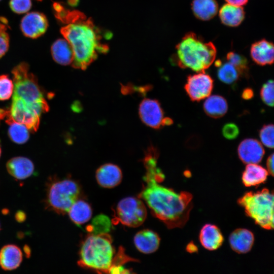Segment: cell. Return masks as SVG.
<instances>
[{
	"mask_svg": "<svg viewBox=\"0 0 274 274\" xmlns=\"http://www.w3.org/2000/svg\"><path fill=\"white\" fill-rule=\"evenodd\" d=\"M158 156V152L154 146H151L145 152V185L139 198L145 201L152 213L168 228H181L189 219L193 196L185 191L177 193L159 184L164 176L157 167Z\"/></svg>",
	"mask_w": 274,
	"mask_h": 274,
	"instance_id": "cell-1",
	"label": "cell"
},
{
	"mask_svg": "<svg viewBox=\"0 0 274 274\" xmlns=\"http://www.w3.org/2000/svg\"><path fill=\"white\" fill-rule=\"evenodd\" d=\"M60 32L70 44L74 54L72 66L84 70L99 53H106L109 47L101 42L102 35L90 18L77 10H69Z\"/></svg>",
	"mask_w": 274,
	"mask_h": 274,
	"instance_id": "cell-2",
	"label": "cell"
},
{
	"mask_svg": "<svg viewBox=\"0 0 274 274\" xmlns=\"http://www.w3.org/2000/svg\"><path fill=\"white\" fill-rule=\"evenodd\" d=\"M174 62L183 68L204 72L214 61L217 49L211 42H206L192 32L185 34L176 47Z\"/></svg>",
	"mask_w": 274,
	"mask_h": 274,
	"instance_id": "cell-3",
	"label": "cell"
},
{
	"mask_svg": "<svg viewBox=\"0 0 274 274\" xmlns=\"http://www.w3.org/2000/svg\"><path fill=\"white\" fill-rule=\"evenodd\" d=\"M14 85L12 101L39 115L49 111V107L36 77L29 71L26 62H21L12 70Z\"/></svg>",
	"mask_w": 274,
	"mask_h": 274,
	"instance_id": "cell-4",
	"label": "cell"
},
{
	"mask_svg": "<svg viewBox=\"0 0 274 274\" xmlns=\"http://www.w3.org/2000/svg\"><path fill=\"white\" fill-rule=\"evenodd\" d=\"M79 194V186L73 180L60 179L55 176H51L45 184V208L63 215L78 199Z\"/></svg>",
	"mask_w": 274,
	"mask_h": 274,
	"instance_id": "cell-5",
	"label": "cell"
},
{
	"mask_svg": "<svg viewBox=\"0 0 274 274\" xmlns=\"http://www.w3.org/2000/svg\"><path fill=\"white\" fill-rule=\"evenodd\" d=\"M238 203L256 224L265 229L273 228V193L267 188L246 193Z\"/></svg>",
	"mask_w": 274,
	"mask_h": 274,
	"instance_id": "cell-6",
	"label": "cell"
},
{
	"mask_svg": "<svg viewBox=\"0 0 274 274\" xmlns=\"http://www.w3.org/2000/svg\"><path fill=\"white\" fill-rule=\"evenodd\" d=\"M113 254V247L109 238L104 235H92L81 247L80 263L93 269L108 271L112 266Z\"/></svg>",
	"mask_w": 274,
	"mask_h": 274,
	"instance_id": "cell-7",
	"label": "cell"
},
{
	"mask_svg": "<svg viewBox=\"0 0 274 274\" xmlns=\"http://www.w3.org/2000/svg\"><path fill=\"white\" fill-rule=\"evenodd\" d=\"M117 215L120 222L130 227H138L145 221L147 212L145 204L140 198L126 197L118 203Z\"/></svg>",
	"mask_w": 274,
	"mask_h": 274,
	"instance_id": "cell-8",
	"label": "cell"
},
{
	"mask_svg": "<svg viewBox=\"0 0 274 274\" xmlns=\"http://www.w3.org/2000/svg\"><path fill=\"white\" fill-rule=\"evenodd\" d=\"M213 86L212 77L202 72L188 76L184 88L192 101H199L210 96Z\"/></svg>",
	"mask_w": 274,
	"mask_h": 274,
	"instance_id": "cell-9",
	"label": "cell"
},
{
	"mask_svg": "<svg viewBox=\"0 0 274 274\" xmlns=\"http://www.w3.org/2000/svg\"><path fill=\"white\" fill-rule=\"evenodd\" d=\"M139 114L141 120L147 126L156 129L163 126L164 113L157 99H144L140 104Z\"/></svg>",
	"mask_w": 274,
	"mask_h": 274,
	"instance_id": "cell-10",
	"label": "cell"
},
{
	"mask_svg": "<svg viewBox=\"0 0 274 274\" xmlns=\"http://www.w3.org/2000/svg\"><path fill=\"white\" fill-rule=\"evenodd\" d=\"M48 27L46 16L39 12H32L25 15L20 23V29L26 37L36 39L43 35Z\"/></svg>",
	"mask_w": 274,
	"mask_h": 274,
	"instance_id": "cell-11",
	"label": "cell"
},
{
	"mask_svg": "<svg viewBox=\"0 0 274 274\" xmlns=\"http://www.w3.org/2000/svg\"><path fill=\"white\" fill-rule=\"evenodd\" d=\"M264 152L262 144L257 140L251 138L242 141L237 148L239 159L247 164L260 162L263 157Z\"/></svg>",
	"mask_w": 274,
	"mask_h": 274,
	"instance_id": "cell-12",
	"label": "cell"
},
{
	"mask_svg": "<svg viewBox=\"0 0 274 274\" xmlns=\"http://www.w3.org/2000/svg\"><path fill=\"white\" fill-rule=\"evenodd\" d=\"M95 177L99 185L105 188H112L121 183L122 173L117 165L106 163L96 170Z\"/></svg>",
	"mask_w": 274,
	"mask_h": 274,
	"instance_id": "cell-13",
	"label": "cell"
},
{
	"mask_svg": "<svg viewBox=\"0 0 274 274\" xmlns=\"http://www.w3.org/2000/svg\"><path fill=\"white\" fill-rule=\"evenodd\" d=\"M8 173L17 180H23L31 176L35 171L33 162L25 157L17 156L10 159L6 163Z\"/></svg>",
	"mask_w": 274,
	"mask_h": 274,
	"instance_id": "cell-14",
	"label": "cell"
},
{
	"mask_svg": "<svg viewBox=\"0 0 274 274\" xmlns=\"http://www.w3.org/2000/svg\"><path fill=\"white\" fill-rule=\"evenodd\" d=\"M274 47L272 42L261 39L254 43L250 48L252 60L260 65H270L273 62Z\"/></svg>",
	"mask_w": 274,
	"mask_h": 274,
	"instance_id": "cell-15",
	"label": "cell"
},
{
	"mask_svg": "<svg viewBox=\"0 0 274 274\" xmlns=\"http://www.w3.org/2000/svg\"><path fill=\"white\" fill-rule=\"evenodd\" d=\"M22 260V251L15 245H7L0 250V267L4 270L11 271L17 269Z\"/></svg>",
	"mask_w": 274,
	"mask_h": 274,
	"instance_id": "cell-16",
	"label": "cell"
},
{
	"mask_svg": "<svg viewBox=\"0 0 274 274\" xmlns=\"http://www.w3.org/2000/svg\"><path fill=\"white\" fill-rule=\"evenodd\" d=\"M229 242L234 252L245 254L251 250L254 243V236L247 229H236L229 235Z\"/></svg>",
	"mask_w": 274,
	"mask_h": 274,
	"instance_id": "cell-17",
	"label": "cell"
},
{
	"mask_svg": "<svg viewBox=\"0 0 274 274\" xmlns=\"http://www.w3.org/2000/svg\"><path fill=\"white\" fill-rule=\"evenodd\" d=\"M160 241L158 235L149 229L138 232L133 238L136 249L144 254H151L157 251L159 247Z\"/></svg>",
	"mask_w": 274,
	"mask_h": 274,
	"instance_id": "cell-18",
	"label": "cell"
},
{
	"mask_svg": "<svg viewBox=\"0 0 274 274\" xmlns=\"http://www.w3.org/2000/svg\"><path fill=\"white\" fill-rule=\"evenodd\" d=\"M199 241L203 248L210 251L219 249L222 245L224 237L220 229L215 225H204L199 233Z\"/></svg>",
	"mask_w": 274,
	"mask_h": 274,
	"instance_id": "cell-19",
	"label": "cell"
},
{
	"mask_svg": "<svg viewBox=\"0 0 274 274\" xmlns=\"http://www.w3.org/2000/svg\"><path fill=\"white\" fill-rule=\"evenodd\" d=\"M219 16L221 22L225 25L236 27L244 20L245 13L242 7L227 3L220 8Z\"/></svg>",
	"mask_w": 274,
	"mask_h": 274,
	"instance_id": "cell-20",
	"label": "cell"
},
{
	"mask_svg": "<svg viewBox=\"0 0 274 274\" xmlns=\"http://www.w3.org/2000/svg\"><path fill=\"white\" fill-rule=\"evenodd\" d=\"M267 170L256 163H249L246 165L242 174V182L246 187L258 186L267 180Z\"/></svg>",
	"mask_w": 274,
	"mask_h": 274,
	"instance_id": "cell-21",
	"label": "cell"
},
{
	"mask_svg": "<svg viewBox=\"0 0 274 274\" xmlns=\"http://www.w3.org/2000/svg\"><path fill=\"white\" fill-rule=\"evenodd\" d=\"M191 9L196 18L208 21L216 15L218 4L216 0H193Z\"/></svg>",
	"mask_w": 274,
	"mask_h": 274,
	"instance_id": "cell-22",
	"label": "cell"
},
{
	"mask_svg": "<svg viewBox=\"0 0 274 274\" xmlns=\"http://www.w3.org/2000/svg\"><path fill=\"white\" fill-rule=\"evenodd\" d=\"M51 52L54 61L61 65H68L73 61L72 48L65 39L56 40L51 46Z\"/></svg>",
	"mask_w": 274,
	"mask_h": 274,
	"instance_id": "cell-23",
	"label": "cell"
},
{
	"mask_svg": "<svg viewBox=\"0 0 274 274\" xmlns=\"http://www.w3.org/2000/svg\"><path fill=\"white\" fill-rule=\"evenodd\" d=\"M203 108L206 114L213 118H219L225 115L228 110L226 100L219 95H213L207 97Z\"/></svg>",
	"mask_w": 274,
	"mask_h": 274,
	"instance_id": "cell-24",
	"label": "cell"
},
{
	"mask_svg": "<svg viewBox=\"0 0 274 274\" xmlns=\"http://www.w3.org/2000/svg\"><path fill=\"white\" fill-rule=\"evenodd\" d=\"M70 219L77 225H81L88 222L92 216V209L85 201L77 199L67 212Z\"/></svg>",
	"mask_w": 274,
	"mask_h": 274,
	"instance_id": "cell-25",
	"label": "cell"
},
{
	"mask_svg": "<svg viewBox=\"0 0 274 274\" xmlns=\"http://www.w3.org/2000/svg\"><path fill=\"white\" fill-rule=\"evenodd\" d=\"M5 119L6 123L9 125L8 133L11 140L18 144L26 143L29 138L27 127L22 123L15 121L11 117L10 112Z\"/></svg>",
	"mask_w": 274,
	"mask_h": 274,
	"instance_id": "cell-26",
	"label": "cell"
},
{
	"mask_svg": "<svg viewBox=\"0 0 274 274\" xmlns=\"http://www.w3.org/2000/svg\"><path fill=\"white\" fill-rule=\"evenodd\" d=\"M217 76L223 83L232 84L235 83L241 75L237 69L229 62L222 63L218 66Z\"/></svg>",
	"mask_w": 274,
	"mask_h": 274,
	"instance_id": "cell-27",
	"label": "cell"
},
{
	"mask_svg": "<svg viewBox=\"0 0 274 274\" xmlns=\"http://www.w3.org/2000/svg\"><path fill=\"white\" fill-rule=\"evenodd\" d=\"M226 60L237 69L241 75H247L249 69L248 61L244 56L231 51L227 54Z\"/></svg>",
	"mask_w": 274,
	"mask_h": 274,
	"instance_id": "cell-28",
	"label": "cell"
},
{
	"mask_svg": "<svg viewBox=\"0 0 274 274\" xmlns=\"http://www.w3.org/2000/svg\"><path fill=\"white\" fill-rule=\"evenodd\" d=\"M14 83L6 75L0 76V100L9 99L13 95Z\"/></svg>",
	"mask_w": 274,
	"mask_h": 274,
	"instance_id": "cell-29",
	"label": "cell"
},
{
	"mask_svg": "<svg viewBox=\"0 0 274 274\" xmlns=\"http://www.w3.org/2000/svg\"><path fill=\"white\" fill-rule=\"evenodd\" d=\"M8 26L6 20L0 19V58L7 52L9 47Z\"/></svg>",
	"mask_w": 274,
	"mask_h": 274,
	"instance_id": "cell-30",
	"label": "cell"
},
{
	"mask_svg": "<svg viewBox=\"0 0 274 274\" xmlns=\"http://www.w3.org/2000/svg\"><path fill=\"white\" fill-rule=\"evenodd\" d=\"M260 95L262 101L267 106H273V81L269 80L262 86Z\"/></svg>",
	"mask_w": 274,
	"mask_h": 274,
	"instance_id": "cell-31",
	"label": "cell"
},
{
	"mask_svg": "<svg viewBox=\"0 0 274 274\" xmlns=\"http://www.w3.org/2000/svg\"><path fill=\"white\" fill-rule=\"evenodd\" d=\"M259 137L262 144L268 148H273V125H264L259 131Z\"/></svg>",
	"mask_w": 274,
	"mask_h": 274,
	"instance_id": "cell-32",
	"label": "cell"
},
{
	"mask_svg": "<svg viewBox=\"0 0 274 274\" xmlns=\"http://www.w3.org/2000/svg\"><path fill=\"white\" fill-rule=\"evenodd\" d=\"M10 7L15 13L18 14L27 12L31 7V0H10Z\"/></svg>",
	"mask_w": 274,
	"mask_h": 274,
	"instance_id": "cell-33",
	"label": "cell"
},
{
	"mask_svg": "<svg viewBox=\"0 0 274 274\" xmlns=\"http://www.w3.org/2000/svg\"><path fill=\"white\" fill-rule=\"evenodd\" d=\"M222 131L223 136L228 140L235 139L239 132L238 127L233 123H228L225 124Z\"/></svg>",
	"mask_w": 274,
	"mask_h": 274,
	"instance_id": "cell-34",
	"label": "cell"
},
{
	"mask_svg": "<svg viewBox=\"0 0 274 274\" xmlns=\"http://www.w3.org/2000/svg\"><path fill=\"white\" fill-rule=\"evenodd\" d=\"M273 157H274L273 153H272L270 156H269L266 161V166L267 168V170L268 174H269L272 176H273V172H274Z\"/></svg>",
	"mask_w": 274,
	"mask_h": 274,
	"instance_id": "cell-35",
	"label": "cell"
},
{
	"mask_svg": "<svg viewBox=\"0 0 274 274\" xmlns=\"http://www.w3.org/2000/svg\"><path fill=\"white\" fill-rule=\"evenodd\" d=\"M254 96L253 90L250 88H245L242 93V97L243 99L248 100L251 99Z\"/></svg>",
	"mask_w": 274,
	"mask_h": 274,
	"instance_id": "cell-36",
	"label": "cell"
},
{
	"mask_svg": "<svg viewBox=\"0 0 274 274\" xmlns=\"http://www.w3.org/2000/svg\"><path fill=\"white\" fill-rule=\"evenodd\" d=\"M227 3L236 6L242 7L248 2L249 0H225Z\"/></svg>",
	"mask_w": 274,
	"mask_h": 274,
	"instance_id": "cell-37",
	"label": "cell"
},
{
	"mask_svg": "<svg viewBox=\"0 0 274 274\" xmlns=\"http://www.w3.org/2000/svg\"><path fill=\"white\" fill-rule=\"evenodd\" d=\"M15 218L18 222H22L25 220L26 215L22 212L19 211L16 213Z\"/></svg>",
	"mask_w": 274,
	"mask_h": 274,
	"instance_id": "cell-38",
	"label": "cell"
},
{
	"mask_svg": "<svg viewBox=\"0 0 274 274\" xmlns=\"http://www.w3.org/2000/svg\"><path fill=\"white\" fill-rule=\"evenodd\" d=\"M9 113V110L0 109V120L5 119Z\"/></svg>",
	"mask_w": 274,
	"mask_h": 274,
	"instance_id": "cell-39",
	"label": "cell"
},
{
	"mask_svg": "<svg viewBox=\"0 0 274 274\" xmlns=\"http://www.w3.org/2000/svg\"><path fill=\"white\" fill-rule=\"evenodd\" d=\"M187 250L189 252H194L196 251L197 248L193 244H190L187 248Z\"/></svg>",
	"mask_w": 274,
	"mask_h": 274,
	"instance_id": "cell-40",
	"label": "cell"
},
{
	"mask_svg": "<svg viewBox=\"0 0 274 274\" xmlns=\"http://www.w3.org/2000/svg\"><path fill=\"white\" fill-rule=\"evenodd\" d=\"M78 2V0H68V3L71 6H75Z\"/></svg>",
	"mask_w": 274,
	"mask_h": 274,
	"instance_id": "cell-41",
	"label": "cell"
},
{
	"mask_svg": "<svg viewBox=\"0 0 274 274\" xmlns=\"http://www.w3.org/2000/svg\"><path fill=\"white\" fill-rule=\"evenodd\" d=\"M1 147H0V157H1Z\"/></svg>",
	"mask_w": 274,
	"mask_h": 274,
	"instance_id": "cell-42",
	"label": "cell"
},
{
	"mask_svg": "<svg viewBox=\"0 0 274 274\" xmlns=\"http://www.w3.org/2000/svg\"><path fill=\"white\" fill-rule=\"evenodd\" d=\"M37 1H42V0H37Z\"/></svg>",
	"mask_w": 274,
	"mask_h": 274,
	"instance_id": "cell-43",
	"label": "cell"
},
{
	"mask_svg": "<svg viewBox=\"0 0 274 274\" xmlns=\"http://www.w3.org/2000/svg\"><path fill=\"white\" fill-rule=\"evenodd\" d=\"M0 230H1V225H0Z\"/></svg>",
	"mask_w": 274,
	"mask_h": 274,
	"instance_id": "cell-44",
	"label": "cell"
},
{
	"mask_svg": "<svg viewBox=\"0 0 274 274\" xmlns=\"http://www.w3.org/2000/svg\"><path fill=\"white\" fill-rule=\"evenodd\" d=\"M0 1H1V0H0Z\"/></svg>",
	"mask_w": 274,
	"mask_h": 274,
	"instance_id": "cell-45",
	"label": "cell"
}]
</instances>
